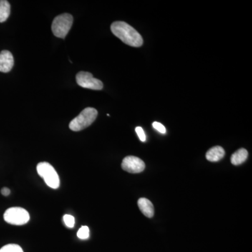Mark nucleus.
<instances>
[{"label":"nucleus","instance_id":"nucleus-1","mask_svg":"<svg viewBox=\"0 0 252 252\" xmlns=\"http://www.w3.org/2000/svg\"><path fill=\"white\" fill-rule=\"evenodd\" d=\"M111 31L114 35L127 45L140 47L143 44V39L140 33L124 21L113 23L111 26Z\"/></svg>","mask_w":252,"mask_h":252},{"label":"nucleus","instance_id":"nucleus-2","mask_svg":"<svg viewBox=\"0 0 252 252\" xmlns=\"http://www.w3.org/2000/svg\"><path fill=\"white\" fill-rule=\"evenodd\" d=\"M97 109L92 108V107H87L84 109L69 124V127L71 130L74 132H78L84 130L86 127L90 126L97 119Z\"/></svg>","mask_w":252,"mask_h":252},{"label":"nucleus","instance_id":"nucleus-3","mask_svg":"<svg viewBox=\"0 0 252 252\" xmlns=\"http://www.w3.org/2000/svg\"><path fill=\"white\" fill-rule=\"evenodd\" d=\"M73 24V16L69 14H62L56 16L51 26L55 36L64 39Z\"/></svg>","mask_w":252,"mask_h":252},{"label":"nucleus","instance_id":"nucleus-4","mask_svg":"<svg viewBox=\"0 0 252 252\" xmlns=\"http://www.w3.org/2000/svg\"><path fill=\"white\" fill-rule=\"evenodd\" d=\"M37 173L44 179V182L50 188L56 189L60 187L59 176L54 167L46 162H41L36 166Z\"/></svg>","mask_w":252,"mask_h":252},{"label":"nucleus","instance_id":"nucleus-5","mask_svg":"<svg viewBox=\"0 0 252 252\" xmlns=\"http://www.w3.org/2000/svg\"><path fill=\"white\" fill-rule=\"evenodd\" d=\"M29 213L22 207H11L4 214V220L6 223L11 225H22L29 221Z\"/></svg>","mask_w":252,"mask_h":252},{"label":"nucleus","instance_id":"nucleus-6","mask_svg":"<svg viewBox=\"0 0 252 252\" xmlns=\"http://www.w3.org/2000/svg\"><path fill=\"white\" fill-rule=\"evenodd\" d=\"M76 80L78 85L84 89L97 91L103 89L102 81L94 78L90 72H79L76 76Z\"/></svg>","mask_w":252,"mask_h":252},{"label":"nucleus","instance_id":"nucleus-7","mask_svg":"<svg viewBox=\"0 0 252 252\" xmlns=\"http://www.w3.org/2000/svg\"><path fill=\"white\" fill-rule=\"evenodd\" d=\"M122 167L123 170L129 173H140L145 169V163L140 158L128 156L123 160Z\"/></svg>","mask_w":252,"mask_h":252},{"label":"nucleus","instance_id":"nucleus-8","mask_svg":"<svg viewBox=\"0 0 252 252\" xmlns=\"http://www.w3.org/2000/svg\"><path fill=\"white\" fill-rule=\"evenodd\" d=\"M14 64V56L9 51L0 52V72L7 73L12 69Z\"/></svg>","mask_w":252,"mask_h":252},{"label":"nucleus","instance_id":"nucleus-9","mask_svg":"<svg viewBox=\"0 0 252 252\" xmlns=\"http://www.w3.org/2000/svg\"><path fill=\"white\" fill-rule=\"evenodd\" d=\"M139 208L144 216L152 218L154 215V207L153 204L148 199L141 198L137 202Z\"/></svg>","mask_w":252,"mask_h":252},{"label":"nucleus","instance_id":"nucleus-10","mask_svg":"<svg viewBox=\"0 0 252 252\" xmlns=\"http://www.w3.org/2000/svg\"><path fill=\"white\" fill-rule=\"evenodd\" d=\"M224 156V149L220 146H216L209 149L206 154V158L210 162H217L221 160Z\"/></svg>","mask_w":252,"mask_h":252},{"label":"nucleus","instance_id":"nucleus-11","mask_svg":"<svg viewBox=\"0 0 252 252\" xmlns=\"http://www.w3.org/2000/svg\"><path fill=\"white\" fill-rule=\"evenodd\" d=\"M248 151L245 149H240L231 156L230 162L234 165H241L248 159Z\"/></svg>","mask_w":252,"mask_h":252},{"label":"nucleus","instance_id":"nucleus-12","mask_svg":"<svg viewBox=\"0 0 252 252\" xmlns=\"http://www.w3.org/2000/svg\"><path fill=\"white\" fill-rule=\"evenodd\" d=\"M11 14V5L6 0H0V23H4Z\"/></svg>","mask_w":252,"mask_h":252},{"label":"nucleus","instance_id":"nucleus-13","mask_svg":"<svg viewBox=\"0 0 252 252\" xmlns=\"http://www.w3.org/2000/svg\"><path fill=\"white\" fill-rule=\"evenodd\" d=\"M0 252H23L22 248L18 245L9 244L5 245L0 250Z\"/></svg>","mask_w":252,"mask_h":252},{"label":"nucleus","instance_id":"nucleus-14","mask_svg":"<svg viewBox=\"0 0 252 252\" xmlns=\"http://www.w3.org/2000/svg\"><path fill=\"white\" fill-rule=\"evenodd\" d=\"M89 235H90V230H89V227L86 226V225L81 226L80 229L78 230L77 237L81 240H86L89 238Z\"/></svg>","mask_w":252,"mask_h":252},{"label":"nucleus","instance_id":"nucleus-15","mask_svg":"<svg viewBox=\"0 0 252 252\" xmlns=\"http://www.w3.org/2000/svg\"><path fill=\"white\" fill-rule=\"evenodd\" d=\"M64 224L68 228H73L75 224V219L72 215H65L63 217Z\"/></svg>","mask_w":252,"mask_h":252},{"label":"nucleus","instance_id":"nucleus-16","mask_svg":"<svg viewBox=\"0 0 252 252\" xmlns=\"http://www.w3.org/2000/svg\"><path fill=\"white\" fill-rule=\"evenodd\" d=\"M153 127L154 129H156V130L158 131V132H160V133H166V128H165V126L162 125V124H160V123L154 122Z\"/></svg>","mask_w":252,"mask_h":252},{"label":"nucleus","instance_id":"nucleus-17","mask_svg":"<svg viewBox=\"0 0 252 252\" xmlns=\"http://www.w3.org/2000/svg\"><path fill=\"white\" fill-rule=\"evenodd\" d=\"M136 132H137V135H138L139 138L140 140L142 141V142H145L146 141V135L144 133V131L143 129L141 127H137L135 128Z\"/></svg>","mask_w":252,"mask_h":252},{"label":"nucleus","instance_id":"nucleus-18","mask_svg":"<svg viewBox=\"0 0 252 252\" xmlns=\"http://www.w3.org/2000/svg\"><path fill=\"white\" fill-rule=\"evenodd\" d=\"M1 193L3 195H4V196H7V195H9L10 193H11V190L8 188H3L1 189Z\"/></svg>","mask_w":252,"mask_h":252}]
</instances>
